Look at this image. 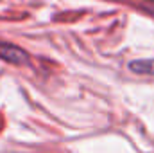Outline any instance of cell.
Segmentation results:
<instances>
[{
    "mask_svg": "<svg viewBox=\"0 0 154 153\" xmlns=\"http://www.w3.org/2000/svg\"><path fill=\"white\" fill-rule=\"evenodd\" d=\"M129 69L136 74H151L154 76V60H142V61H134L129 65Z\"/></svg>",
    "mask_w": 154,
    "mask_h": 153,
    "instance_id": "cell-2",
    "label": "cell"
},
{
    "mask_svg": "<svg viewBox=\"0 0 154 153\" xmlns=\"http://www.w3.org/2000/svg\"><path fill=\"white\" fill-rule=\"evenodd\" d=\"M0 58L9 61V63H25L27 61V52L14 47V45H9V43H0Z\"/></svg>",
    "mask_w": 154,
    "mask_h": 153,
    "instance_id": "cell-1",
    "label": "cell"
},
{
    "mask_svg": "<svg viewBox=\"0 0 154 153\" xmlns=\"http://www.w3.org/2000/svg\"><path fill=\"white\" fill-rule=\"evenodd\" d=\"M145 9H147V11H151V13L154 15V4H145Z\"/></svg>",
    "mask_w": 154,
    "mask_h": 153,
    "instance_id": "cell-3",
    "label": "cell"
}]
</instances>
